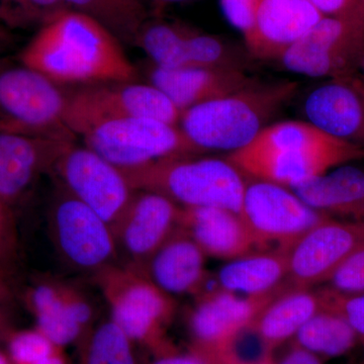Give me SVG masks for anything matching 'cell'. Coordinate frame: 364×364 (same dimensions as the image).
Wrapping results in <instances>:
<instances>
[{
	"mask_svg": "<svg viewBox=\"0 0 364 364\" xmlns=\"http://www.w3.org/2000/svg\"><path fill=\"white\" fill-rule=\"evenodd\" d=\"M18 60L61 87L128 82L139 77L122 43L102 23L72 9L41 26Z\"/></svg>",
	"mask_w": 364,
	"mask_h": 364,
	"instance_id": "cell-1",
	"label": "cell"
},
{
	"mask_svg": "<svg viewBox=\"0 0 364 364\" xmlns=\"http://www.w3.org/2000/svg\"><path fill=\"white\" fill-rule=\"evenodd\" d=\"M246 177L291 188L335 167L364 159V148L328 136L309 122L272 123L225 156Z\"/></svg>",
	"mask_w": 364,
	"mask_h": 364,
	"instance_id": "cell-2",
	"label": "cell"
},
{
	"mask_svg": "<svg viewBox=\"0 0 364 364\" xmlns=\"http://www.w3.org/2000/svg\"><path fill=\"white\" fill-rule=\"evenodd\" d=\"M296 81L252 85L182 112L184 135L202 154L236 152L249 145L296 97Z\"/></svg>",
	"mask_w": 364,
	"mask_h": 364,
	"instance_id": "cell-3",
	"label": "cell"
},
{
	"mask_svg": "<svg viewBox=\"0 0 364 364\" xmlns=\"http://www.w3.org/2000/svg\"><path fill=\"white\" fill-rule=\"evenodd\" d=\"M123 171L135 191L160 193L182 208H224L238 214L247 183L226 157H171Z\"/></svg>",
	"mask_w": 364,
	"mask_h": 364,
	"instance_id": "cell-4",
	"label": "cell"
},
{
	"mask_svg": "<svg viewBox=\"0 0 364 364\" xmlns=\"http://www.w3.org/2000/svg\"><path fill=\"white\" fill-rule=\"evenodd\" d=\"M111 320L134 342L153 356L177 350L167 337L176 312L174 296L165 293L136 268L117 262L93 274Z\"/></svg>",
	"mask_w": 364,
	"mask_h": 364,
	"instance_id": "cell-5",
	"label": "cell"
},
{
	"mask_svg": "<svg viewBox=\"0 0 364 364\" xmlns=\"http://www.w3.org/2000/svg\"><path fill=\"white\" fill-rule=\"evenodd\" d=\"M66 91L30 67L0 60V131L75 141L64 122Z\"/></svg>",
	"mask_w": 364,
	"mask_h": 364,
	"instance_id": "cell-6",
	"label": "cell"
},
{
	"mask_svg": "<svg viewBox=\"0 0 364 364\" xmlns=\"http://www.w3.org/2000/svg\"><path fill=\"white\" fill-rule=\"evenodd\" d=\"M78 136L86 147L122 170L140 168L166 158L203 155L181 127L158 119H107Z\"/></svg>",
	"mask_w": 364,
	"mask_h": 364,
	"instance_id": "cell-7",
	"label": "cell"
},
{
	"mask_svg": "<svg viewBox=\"0 0 364 364\" xmlns=\"http://www.w3.org/2000/svg\"><path fill=\"white\" fill-rule=\"evenodd\" d=\"M181 114L161 90L148 82L100 83L66 91L64 122L76 136L107 119L138 117L178 126Z\"/></svg>",
	"mask_w": 364,
	"mask_h": 364,
	"instance_id": "cell-8",
	"label": "cell"
},
{
	"mask_svg": "<svg viewBox=\"0 0 364 364\" xmlns=\"http://www.w3.org/2000/svg\"><path fill=\"white\" fill-rule=\"evenodd\" d=\"M49 233L59 257L76 272L95 274L119 262L111 225L59 186L50 207Z\"/></svg>",
	"mask_w": 364,
	"mask_h": 364,
	"instance_id": "cell-9",
	"label": "cell"
},
{
	"mask_svg": "<svg viewBox=\"0 0 364 364\" xmlns=\"http://www.w3.org/2000/svg\"><path fill=\"white\" fill-rule=\"evenodd\" d=\"M363 56L364 20L324 16L277 62L291 73L331 80L358 74Z\"/></svg>",
	"mask_w": 364,
	"mask_h": 364,
	"instance_id": "cell-10",
	"label": "cell"
},
{
	"mask_svg": "<svg viewBox=\"0 0 364 364\" xmlns=\"http://www.w3.org/2000/svg\"><path fill=\"white\" fill-rule=\"evenodd\" d=\"M239 214L258 250L270 244L289 250L306 232L329 219L306 205L287 186L253 178L246 183Z\"/></svg>",
	"mask_w": 364,
	"mask_h": 364,
	"instance_id": "cell-11",
	"label": "cell"
},
{
	"mask_svg": "<svg viewBox=\"0 0 364 364\" xmlns=\"http://www.w3.org/2000/svg\"><path fill=\"white\" fill-rule=\"evenodd\" d=\"M284 291L262 296H240L218 287L205 291L196 298L189 315L191 349L218 364L224 363L235 355L241 335L251 329L272 299Z\"/></svg>",
	"mask_w": 364,
	"mask_h": 364,
	"instance_id": "cell-12",
	"label": "cell"
},
{
	"mask_svg": "<svg viewBox=\"0 0 364 364\" xmlns=\"http://www.w3.org/2000/svg\"><path fill=\"white\" fill-rule=\"evenodd\" d=\"M52 176L60 188L95 210L112 229L136 191L123 170L75 143L60 157Z\"/></svg>",
	"mask_w": 364,
	"mask_h": 364,
	"instance_id": "cell-13",
	"label": "cell"
},
{
	"mask_svg": "<svg viewBox=\"0 0 364 364\" xmlns=\"http://www.w3.org/2000/svg\"><path fill=\"white\" fill-rule=\"evenodd\" d=\"M363 243L364 222L325 220L287 250V284L296 289H313L326 284Z\"/></svg>",
	"mask_w": 364,
	"mask_h": 364,
	"instance_id": "cell-14",
	"label": "cell"
},
{
	"mask_svg": "<svg viewBox=\"0 0 364 364\" xmlns=\"http://www.w3.org/2000/svg\"><path fill=\"white\" fill-rule=\"evenodd\" d=\"M23 301L35 328L61 348L78 346L95 326V309L77 287L52 277H40L26 287Z\"/></svg>",
	"mask_w": 364,
	"mask_h": 364,
	"instance_id": "cell-15",
	"label": "cell"
},
{
	"mask_svg": "<svg viewBox=\"0 0 364 364\" xmlns=\"http://www.w3.org/2000/svg\"><path fill=\"white\" fill-rule=\"evenodd\" d=\"M181 205L153 191H136L114 227L123 264L142 270L146 263L179 229Z\"/></svg>",
	"mask_w": 364,
	"mask_h": 364,
	"instance_id": "cell-16",
	"label": "cell"
},
{
	"mask_svg": "<svg viewBox=\"0 0 364 364\" xmlns=\"http://www.w3.org/2000/svg\"><path fill=\"white\" fill-rule=\"evenodd\" d=\"M74 140L0 131V200L11 208L32 193Z\"/></svg>",
	"mask_w": 364,
	"mask_h": 364,
	"instance_id": "cell-17",
	"label": "cell"
},
{
	"mask_svg": "<svg viewBox=\"0 0 364 364\" xmlns=\"http://www.w3.org/2000/svg\"><path fill=\"white\" fill-rule=\"evenodd\" d=\"M323 18L308 0H259L246 50L252 58L279 61Z\"/></svg>",
	"mask_w": 364,
	"mask_h": 364,
	"instance_id": "cell-18",
	"label": "cell"
},
{
	"mask_svg": "<svg viewBox=\"0 0 364 364\" xmlns=\"http://www.w3.org/2000/svg\"><path fill=\"white\" fill-rule=\"evenodd\" d=\"M147 82L161 90L181 112L244 90L257 79L241 70L181 67L162 68L149 63Z\"/></svg>",
	"mask_w": 364,
	"mask_h": 364,
	"instance_id": "cell-19",
	"label": "cell"
},
{
	"mask_svg": "<svg viewBox=\"0 0 364 364\" xmlns=\"http://www.w3.org/2000/svg\"><path fill=\"white\" fill-rule=\"evenodd\" d=\"M306 122L328 136L364 148V95L349 78L331 79L304 100Z\"/></svg>",
	"mask_w": 364,
	"mask_h": 364,
	"instance_id": "cell-20",
	"label": "cell"
},
{
	"mask_svg": "<svg viewBox=\"0 0 364 364\" xmlns=\"http://www.w3.org/2000/svg\"><path fill=\"white\" fill-rule=\"evenodd\" d=\"M207 258L200 246L179 228L140 272L170 296L188 294L196 299L217 287L208 284Z\"/></svg>",
	"mask_w": 364,
	"mask_h": 364,
	"instance_id": "cell-21",
	"label": "cell"
},
{
	"mask_svg": "<svg viewBox=\"0 0 364 364\" xmlns=\"http://www.w3.org/2000/svg\"><path fill=\"white\" fill-rule=\"evenodd\" d=\"M179 228L207 257L229 261L258 250L240 214L228 208H182Z\"/></svg>",
	"mask_w": 364,
	"mask_h": 364,
	"instance_id": "cell-22",
	"label": "cell"
},
{
	"mask_svg": "<svg viewBox=\"0 0 364 364\" xmlns=\"http://www.w3.org/2000/svg\"><path fill=\"white\" fill-rule=\"evenodd\" d=\"M289 188L320 214L342 221L364 222V170L352 163Z\"/></svg>",
	"mask_w": 364,
	"mask_h": 364,
	"instance_id": "cell-23",
	"label": "cell"
},
{
	"mask_svg": "<svg viewBox=\"0 0 364 364\" xmlns=\"http://www.w3.org/2000/svg\"><path fill=\"white\" fill-rule=\"evenodd\" d=\"M287 275V250L263 249L227 261L215 280L223 291L240 296H262L291 287H286Z\"/></svg>",
	"mask_w": 364,
	"mask_h": 364,
	"instance_id": "cell-24",
	"label": "cell"
},
{
	"mask_svg": "<svg viewBox=\"0 0 364 364\" xmlns=\"http://www.w3.org/2000/svg\"><path fill=\"white\" fill-rule=\"evenodd\" d=\"M321 309L323 301L320 291L289 287L263 309L250 330L257 334L263 348L272 352L280 344L294 339Z\"/></svg>",
	"mask_w": 364,
	"mask_h": 364,
	"instance_id": "cell-25",
	"label": "cell"
},
{
	"mask_svg": "<svg viewBox=\"0 0 364 364\" xmlns=\"http://www.w3.org/2000/svg\"><path fill=\"white\" fill-rule=\"evenodd\" d=\"M294 344L324 360L347 355L359 345L358 334L348 321L327 308L321 309L299 330Z\"/></svg>",
	"mask_w": 364,
	"mask_h": 364,
	"instance_id": "cell-26",
	"label": "cell"
},
{
	"mask_svg": "<svg viewBox=\"0 0 364 364\" xmlns=\"http://www.w3.org/2000/svg\"><path fill=\"white\" fill-rule=\"evenodd\" d=\"M72 11L102 23L124 44L135 45L136 35L150 18L143 0H64Z\"/></svg>",
	"mask_w": 364,
	"mask_h": 364,
	"instance_id": "cell-27",
	"label": "cell"
},
{
	"mask_svg": "<svg viewBox=\"0 0 364 364\" xmlns=\"http://www.w3.org/2000/svg\"><path fill=\"white\" fill-rule=\"evenodd\" d=\"M249 54L217 36L188 26L182 45V67L246 71Z\"/></svg>",
	"mask_w": 364,
	"mask_h": 364,
	"instance_id": "cell-28",
	"label": "cell"
},
{
	"mask_svg": "<svg viewBox=\"0 0 364 364\" xmlns=\"http://www.w3.org/2000/svg\"><path fill=\"white\" fill-rule=\"evenodd\" d=\"M77 347V364H140L136 344L111 318L95 325Z\"/></svg>",
	"mask_w": 364,
	"mask_h": 364,
	"instance_id": "cell-29",
	"label": "cell"
},
{
	"mask_svg": "<svg viewBox=\"0 0 364 364\" xmlns=\"http://www.w3.org/2000/svg\"><path fill=\"white\" fill-rule=\"evenodd\" d=\"M188 26L177 21L148 18L136 35L135 45L153 65L162 68L182 67V44Z\"/></svg>",
	"mask_w": 364,
	"mask_h": 364,
	"instance_id": "cell-30",
	"label": "cell"
},
{
	"mask_svg": "<svg viewBox=\"0 0 364 364\" xmlns=\"http://www.w3.org/2000/svg\"><path fill=\"white\" fill-rule=\"evenodd\" d=\"M6 344L7 356L13 364H36L61 348L35 327L26 330L11 329L7 335Z\"/></svg>",
	"mask_w": 364,
	"mask_h": 364,
	"instance_id": "cell-31",
	"label": "cell"
},
{
	"mask_svg": "<svg viewBox=\"0 0 364 364\" xmlns=\"http://www.w3.org/2000/svg\"><path fill=\"white\" fill-rule=\"evenodd\" d=\"M325 284L326 289L340 294H364V243L341 263Z\"/></svg>",
	"mask_w": 364,
	"mask_h": 364,
	"instance_id": "cell-32",
	"label": "cell"
},
{
	"mask_svg": "<svg viewBox=\"0 0 364 364\" xmlns=\"http://www.w3.org/2000/svg\"><path fill=\"white\" fill-rule=\"evenodd\" d=\"M318 291L322 296L323 308L341 314L352 326L358 334L359 346L363 348L360 359H364V294L347 296L334 293L326 287Z\"/></svg>",
	"mask_w": 364,
	"mask_h": 364,
	"instance_id": "cell-33",
	"label": "cell"
},
{
	"mask_svg": "<svg viewBox=\"0 0 364 364\" xmlns=\"http://www.w3.org/2000/svg\"><path fill=\"white\" fill-rule=\"evenodd\" d=\"M69 9L64 0H11V26L38 25Z\"/></svg>",
	"mask_w": 364,
	"mask_h": 364,
	"instance_id": "cell-34",
	"label": "cell"
},
{
	"mask_svg": "<svg viewBox=\"0 0 364 364\" xmlns=\"http://www.w3.org/2000/svg\"><path fill=\"white\" fill-rule=\"evenodd\" d=\"M18 227L14 210L0 200V269L14 264L18 255Z\"/></svg>",
	"mask_w": 364,
	"mask_h": 364,
	"instance_id": "cell-35",
	"label": "cell"
},
{
	"mask_svg": "<svg viewBox=\"0 0 364 364\" xmlns=\"http://www.w3.org/2000/svg\"><path fill=\"white\" fill-rule=\"evenodd\" d=\"M259 0H220L225 18L234 28L240 31L243 38L252 28Z\"/></svg>",
	"mask_w": 364,
	"mask_h": 364,
	"instance_id": "cell-36",
	"label": "cell"
},
{
	"mask_svg": "<svg viewBox=\"0 0 364 364\" xmlns=\"http://www.w3.org/2000/svg\"><path fill=\"white\" fill-rule=\"evenodd\" d=\"M324 16L364 20V0H308Z\"/></svg>",
	"mask_w": 364,
	"mask_h": 364,
	"instance_id": "cell-37",
	"label": "cell"
},
{
	"mask_svg": "<svg viewBox=\"0 0 364 364\" xmlns=\"http://www.w3.org/2000/svg\"><path fill=\"white\" fill-rule=\"evenodd\" d=\"M149 364H218L205 354L189 349L188 352L176 350L154 356Z\"/></svg>",
	"mask_w": 364,
	"mask_h": 364,
	"instance_id": "cell-38",
	"label": "cell"
},
{
	"mask_svg": "<svg viewBox=\"0 0 364 364\" xmlns=\"http://www.w3.org/2000/svg\"><path fill=\"white\" fill-rule=\"evenodd\" d=\"M275 364H325V360L312 352L293 344L291 350Z\"/></svg>",
	"mask_w": 364,
	"mask_h": 364,
	"instance_id": "cell-39",
	"label": "cell"
},
{
	"mask_svg": "<svg viewBox=\"0 0 364 364\" xmlns=\"http://www.w3.org/2000/svg\"><path fill=\"white\" fill-rule=\"evenodd\" d=\"M14 43V36L9 26L0 23V55L7 51Z\"/></svg>",
	"mask_w": 364,
	"mask_h": 364,
	"instance_id": "cell-40",
	"label": "cell"
},
{
	"mask_svg": "<svg viewBox=\"0 0 364 364\" xmlns=\"http://www.w3.org/2000/svg\"><path fill=\"white\" fill-rule=\"evenodd\" d=\"M6 272V270L0 269V306H6L11 296V289Z\"/></svg>",
	"mask_w": 364,
	"mask_h": 364,
	"instance_id": "cell-41",
	"label": "cell"
},
{
	"mask_svg": "<svg viewBox=\"0 0 364 364\" xmlns=\"http://www.w3.org/2000/svg\"><path fill=\"white\" fill-rule=\"evenodd\" d=\"M224 364H275V360L273 359L272 352H267L255 360H242L240 358H232Z\"/></svg>",
	"mask_w": 364,
	"mask_h": 364,
	"instance_id": "cell-42",
	"label": "cell"
},
{
	"mask_svg": "<svg viewBox=\"0 0 364 364\" xmlns=\"http://www.w3.org/2000/svg\"><path fill=\"white\" fill-rule=\"evenodd\" d=\"M6 308V306H0V344H1V342H6L7 335L11 331Z\"/></svg>",
	"mask_w": 364,
	"mask_h": 364,
	"instance_id": "cell-43",
	"label": "cell"
},
{
	"mask_svg": "<svg viewBox=\"0 0 364 364\" xmlns=\"http://www.w3.org/2000/svg\"><path fill=\"white\" fill-rule=\"evenodd\" d=\"M36 364H70L69 363L68 358H67L65 352L63 348H60L58 350L53 352L49 356L42 359L39 363Z\"/></svg>",
	"mask_w": 364,
	"mask_h": 364,
	"instance_id": "cell-44",
	"label": "cell"
},
{
	"mask_svg": "<svg viewBox=\"0 0 364 364\" xmlns=\"http://www.w3.org/2000/svg\"><path fill=\"white\" fill-rule=\"evenodd\" d=\"M0 23L11 28V0H0Z\"/></svg>",
	"mask_w": 364,
	"mask_h": 364,
	"instance_id": "cell-45",
	"label": "cell"
},
{
	"mask_svg": "<svg viewBox=\"0 0 364 364\" xmlns=\"http://www.w3.org/2000/svg\"><path fill=\"white\" fill-rule=\"evenodd\" d=\"M349 79H350L352 83H353V85H355L356 87H358V90L364 95V79L361 77V76H359L358 74L351 76Z\"/></svg>",
	"mask_w": 364,
	"mask_h": 364,
	"instance_id": "cell-46",
	"label": "cell"
},
{
	"mask_svg": "<svg viewBox=\"0 0 364 364\" xmlns=\"http://www.w3.org/2000/svg\"><path fill=\"white\" fill-rule=\"evenodd\" d=\"M150 1L158 6H164V4H179V2L189 1V0H150Z\"/></svg>",
	"mask_w": 364,
	"mask_h": 364,
	"instance_id": "cell-47",
	"label": "cell"
},
{
	"mask_svg": "<svg viewBox=\"0 0 364 364\" xmlns=\"http://www.w3.org/2000/svg\"><path fill=\"white\" fill-rule=\"evenodd\" d=\"M358 75L361 76V77L364 78V56L363 60H361L360 65H359Z\"/></svg>",
	"mask_w": 364,
	"mask_h": 364,
	"instance_id": "cell-48",
	"label": "cell"
},
{
	"mask_svg": "<svg viewBox=\"0 0 364 364\" xmlns=\"http://www.w3.org/2000/svg\"><path fill=\"white\" fill-rule=\"evenodd\" d=\"M358 364H364V359H360V360L358 361Z\"/></svg>",
	"mask_w": 364,
	"mask_h": 364,
	"instance_id": "cell-49",
	"label": "cell"
},
{
	"mask_svg": "<svg viewBox=\"0 0 364 364\" xmlns=\"http://www.w3.org/2000/svg\"><path fill=\"white\" fill-rule=\"evenodd\" d=\"M364 79V78H363Z\"/></svg>",
	"mask_w": 364,
	"mask_h": 364,
	"instance_id": "cell-50",
	"label": "cell"
}]
</instances>
